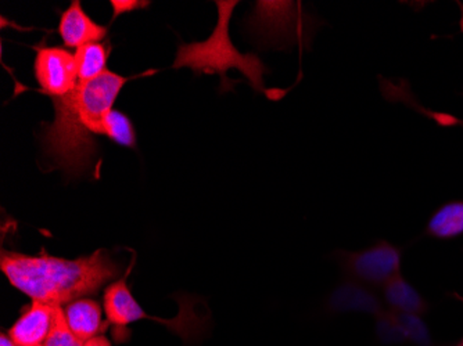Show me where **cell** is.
Listing matches in <instances>:
<instances>
[{"label": "cell", "instance_id": "obj_1", "mask_svg": "<svg viewBox=\"0 0 463 346\" xmlns=\"http://www.w3.org/2000/svg\"><path fill=\"white\" fill-rule=\"evenodd\" d=\"M128 80L106 71L90 82H78L69 95L53 98L56 116L45 127L42 142L54 165L72 175L90 171L98 154L93 136H104V119Z\"/></svg>", "mask_w": 463, "mask_h": 346}, {"label": "cell", "instance_id": "obj_2", "mask_svg": "<svg viewBox=\"0 0 463 346\" xmlns=\"http://www.w3.org/2000/svg\"><path fill=\"white\" fill-rule=\"evenodd\" d=\"M0 269L13 287L51 306L69 305L99 293L118 276V267L104 251L80 259L4 251Z\"/></svg>", "mask_w": 463, "mask_h": 346}, {"label": "cell", "instance_id": "obj_3", "mask_svg": "<svg viewBox=\"0 0 463 346\" xmlns=\"http://www.w3.org/2000/svg\"><path fill=\"white\" fill-rule=\"evenodd\" d=\"M239 2H217L218 24L214 33L205 42L182 45L176 56L175 69L189 67L196 74H218L222 82L228 83L226 72L238 70L249 79L254 89L262 92L265 67L254 54H243L232 43L229 36V21Z\"/></svg>", "mask_w": 463, "mask_h": 346}, {"label": "cell", "instance_id": "obj_4", "mask_svg": "<svg viewBox=\"0 0 463 346\" xmlns=\"http://www.w3.org/2000/svg\"><path fill=\"white\" fill-rule=\"evenodd\" d=\"M337 255L348 278L372 288H383L402 270V249L389 241H377L363 251H340Z\"/></svg>", "mask_w": 463, "mask_h": 346}, {"label": "cell", "instance_id": "obj_5", "mask_svg": "<svg viewBox=\"0 0 463 346\" xmlns=\"http://www.w3.org/2000/svg\"><path fill=\"white\" fill-rule=\"evenodd\" d=\"M35 77L45 95L53 98L69 95L78 85L74 54L61 48L36 49Z\"/></svg>", "mask_w": 463, "mask_h": 346}, {"label": "cell", "instance_id": "obj_6", "mask_svg": "<svg viewBox=\"0 0 463 346\" xmlns=\"http://www.w3.org/2000/svg\"><path fill=\"white\" fill-rule=\"evenodd\" d=\"M329 306L335 313H363L381 316L386 312L383 298L374 293L373 288L360 281L347 278L333 291Z\"/></svg>", "mask_w": 463, "mask_h": 346}, {"label": "cell", "instance_id": "obj_7", "mask_svg": "<svg viewBox=\"0 0 463 346\" xmlns=\"http://www.w3.org/2000/svg\"><path fill=\"white\" fill-rule=\"evenodd\" d=\"M376 335L383 343H429V332L420 316L386 311L376 317Z\"/></svg>", "mask_w": 463, "mask_h": 346}, {"label": "cell", "instance_id": "obj_8", "mask_svg": "<svg viewBox=\"0 0 463 346\" xmlns=\"http://www.w3.org/2000/svg\"><path fill=\"white\" fill-rule=\"evenodd\" d=\"M109 30L83 12L80 0H74L71 6L60 18L59 33L67 48H80L106 38Z\"/></svg>", "mask_w": 463, "mask_h": 346}, {"label": "cell", "instance_id": "obj_9", "mask_svg": "<svg viewBox=\"0 0 463 346\" xmlns=\"http://www.w3.org/2000/svg\"><path fill=\"white\" fill-rule=\"evenodd\" d=\"M54 306L33 301V305L13 324L9 337L18 346L45 343L53 324Z\"/></svg>", "mask_w": 463, "mask_h": 346}, {"label": "cell", "instance_id": "obj_10", "mask_svg": "<svg viewBox=\"0 0 463 346\" xmlns=\"http://www.w3.org/2000/svg\"><path fill=\"white\" fill-rule=\"evenodd\" d=\"M104 312L109 322L118 327L128 326L131 323L146 317L145 311L132 295L124 278L114 281L113 285L106 288Z\"/></svg>", "mask_w": 463, "mask_h": 346}, {"label": "cell", "instance_id": "obj_11", "mask_svg": "<svg viewBox=\"0 0 463 346\" xmlns=\"http://www.w3.org/2000/svg\"><path fill=\"white\" fill-rule=\"evenodd\" d=\"M70 329L83 342L98 337L103 329V311L98 302L90 298H80L71 302L64 309Z\"/></svg>", "mask_w": 463, "mask_h": 346}, {"label": "cell", "instance_id": "obj_12", "mask_svg": "<svg viewBox=\"0 0 463 346\" xmlns=\"http://www.w3.org/2000/svg\"><path fill=\"white\" fill-rule=\"evenodd\" d=\"M383 302L389 306V311L398 312V313L422 316L429 309L426 299L402 277V273L392 277L384 285Z\"/></svg>", "mask_w": 463, "mask_h": 346}, {"label": "cell", "instance_id": "obj_13", "mask_svg": "<svg viewBox=\"0 0 463 346\" xmlns=\"http://www.w3.org/2000/svg\"><path fill=\"white\" fill-rule=\"evenodd\" d=\"M428 234L439 240H451L463 234V201L439 207L429 220Z\"/></svg>", "mask_w": 463, "mask_h": 346}, {"label": "cell", "instance_id": "obj_14", "mask_svg": "<svg viewBox=\"0 0 463 346\" xmlns=\"http://www.w3.org/2000/svg\"><path fill=\"white\" fill-rule=\"evenodd\" d=\"M74 56L80 82H90L109 71L108 60L110 56V49L103 43L95 42V43L80 46Z\"/></svg>", "mask_w": 463, "mask_h": 346}, {"label": "cell", "instance_id": "obj_15", "mask_svg": "<svg viewBox=\"0 0 463 346\" xmlns=\"http://www.w3.org/2000/svg\"><path fill=\"white\" fill-rule=\"evenodd\" d=\"M104 136L124 147H137V134L131 119L121 111L111 110L104 119Z\"/></svg>", "mask_w": 463, "mask_h": 346}, {"label": "cell", "instance_id": "obj_16", "mask_svg": "<svg viewBox=\"0 0 463 346\" xmlns=\"http://www.w3.org/2000/svg\"><path fill=\"white\" fill-rule=\"evenodd\" d=\"M45 346H83L85 342L70 329L69 323L61 306H54L53 324L46 338Z\"/></svg>", "mask_w": 463, "mask_h": 346}, {"label": "cell", "instance_id": "obj_17", "mask_svg": "<svg viewBox=\"0 0 463 346\" xmlns=\"http://www.w3.org/2000/svg\"><path fill=\"white\" fill-rule=\"evenodd\" d=\"M111 7H113V18L125 13L134 12V10L146 9L149 7L150 2H142V0H111Z\"/></svg>", "mask_w": 463, "mask_h": 346}, {"label": "cell", "instance_id": "obj_18", "mask_svg": "<svg viewBox=\"0 0 463 346\" xmlns=\"http://www.w3.org/2000/svg\"><path fill=\"white\" fill-rule=\"evenodd\" d=\"M83 346H111L110 341L103 335H98V337L92 338V340L85 342Z\"/></svg>", "mask_w": 463, "mask_h": 346}, {"label": "cell", "instance_id": "obj_19", "mask_svg": "<svg viewBox=\"0 0 463 346\" xmlns=\"http://www.w3.org/2000/svg\"><path fill=\"white\" fill-rule=\"evenodd\" d=\"M0 346H18L12 338L7 337V335H2L0 337Z\"/></svg>", "mask_w": 463, "mask_h": 346}, {"label": "cell", "instance_id": "obj_20", "mask_svg": "<svg viewBox=\"0 0 463 346\" xmlns=\"http://www.w3.org/2000/svg\"><path fill=\"white\" fill-rule=\"evenodd\" d=\"M35 346H45V345H43V343H42V345H35Z\"/></svg>", "mask_w": 463, "mask_h": 346}, {"label": "cell", "instance_id": "obj_21", "mask_svg": "<svg viewBox=\"0 0 463 346\" xmlns=\"http://www.w3.org/2000/svg\"><path fill=\"white\" fill-rule=\"evenodd\" d=\"M459 299H460V301H462V302H463V298H459Z\"/></svg>", "mask_w": 463, "mask_h": 346}]
</instances>
